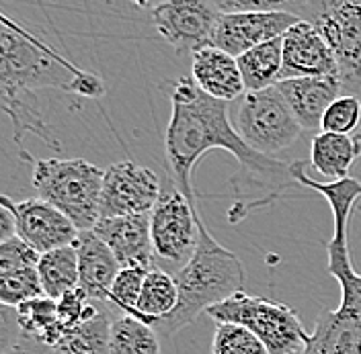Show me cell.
Segmentation results:
<instances>
[{"label":"cell","mask_w":361,"mask_h":354,"mask_svg":"<svg viewBox=\"0 0 361 354\" xmlns=\"http://www.w3.org/2000/svg\"><path fill=\"white\" fill-rule=\"evenodd\" d=\"M212 150H226L238 162L232 177V191L248 203L236 213H228L230 222H240L252 209H261L292 193L295 182L292 162L255 152L238 135L228 119V103L207 96L193 78H179L171 87V119L164 132V152L173 175V184L197 207L193 191L195 164Z\"/></svg>","instance_id":"6da1fadb"},{"label":"cell","mask_w":361,"mask_h":354,"mask_svg":"<svg viewBox=\"0 0 361 354\" xmlns=\"http://www.w3.org/2000/svg\"><path fill=\"white\" fill-rule=\"evenodd\" d=\"M0 203L13 211L17 222V236L39 254L74 246L80 236V229L62 211L39 197L13 201L8 195H2Z\"/></svg>","instance_id":"8fae6325"},{"label":"cell","mask_w":361,"mask_h":354,"mask_svg":"<svg viewBox=\"0 0 361 354\" xmlns=\"http://www.w3.org/2000/svg\"><path fill=\"white\" fill-rule=\"evenodd\" d=\"M2 336H0V354H54L49 346L29 338L21 332L15 308H4L2 305Z\"/></svg>","instance_id":"f546056e"},{"label":"cell","mask_w":361,"mask_h":354,"mask_svg":"<svg viewBox=\"0 0 361 354\" xmlns=\"http://www.w3.org/2000/svg\"><path fill=\"white\" fill-rule=\"evenodd\" d=\"M212 354H269V350L247 328L236 324H218L212 338Z\"/></svg>","instance_id":"4316f807"},{"label":"cell","mask_w":361,"mask_h":354,"mask_svg":"<svg viewBox=\"0 0 361 354\" xmlns=\"http://www.w3.org/2000/svg\"><path fill=\"white\" fill-rule=\"evenodd\" d=\"M150 270L142 266H121L113 281L111 295H109V305L113 310H119L126 315H134L140 293L144 287V279Z\"/></svg>","instance_id":"83f0119b"},{"label":"cell","mask_w":361,"mask_h":354,"mask_svg":"<svg viewBox=\"0 0 361 354\" xmlns=\"http://www.w3.org/2000/svg\"><path fill=\"white\" fill-rule=\"evenodd\" d=\"M300 21L290 11H257V13H232L222 15L214 31L212 45L240 58L259 45L279 39L286 31Z\"/></svg>","instance_id":"7c38bea8"},{"label":"cell","mask_w":361,"mask_h":354,"mask_svg":"<svg viewBox=\"0 0 361 354\" xmlns=\"http://www.w3.org/2000/svg\"><path fill=\"white\" fill-rule=\"evenodd\" d=\"M17 238V222H15V215L11 209L2 207L0 211V244L8 242Z\"/></svg>","instance_id":"1f68e13d"},{"label":"cell","mask_w":361,"mask_h":354,"mask_svg":"<svg viewBox=\"0 0 361 354\" xmlns=\"http://www.w3.org/2000/svg\"><path fill=\"white\" fill-rule=\"evenodd\" d=\"M361 156V141L355 135L316 133L310 144V162L318 175L329 182L345 180L351 175V166Z\"/></svg>","instance_id":"d6986e66"},{"label":"cell","mask_w":361,"mask_h":354,"mask_svg":"<svg viewBox=\"0 0 361 354\" xmlns=\"http://www.w3.org/2000/svg\"><path fill=\"white\" fill-rule=\"evenodd\" d=\"M175 281L179 287V305L154 326L160 338H173L202 313L240 293L247 283V272L240 258L218 242L202 223L197 250L187 266L175 274Z\"/></svg>","instance_id":"3957f363"},{"label":"cell","mask_w":361,"mask_h":354,"mask_svg":"<svg viewBox=\"0 0 361 354\" xmlns=\"http://www.w3.org/2000/svg\"><path fill=\"white\" fill-rule=\"evenodd\" d=\"M74 248L78 252L80 289L92 301L109 303L113 281L121 270L111 248L99 240L92 232H80Z\"/></svg>","instance_id":"e0dca14e"},{"label":"cell","mask_w":361,"mask_h":354,"mask_svg":"<svg viewBox=\"0 0 361 354\" xmlns=\"http://www.w3.org/2000/svg\"><path fill=\"white\" fill-rule=\"evenodd\" d=\"M236 60H238V68H240L247 92L273 89L281 80V70H283L281 37L259 45Z\"/></svg>","instance_id":"7402d4cb"},{"label":"cell","mask_w":361,"mask_h":354,"mask_svg":"<svg viewBox=\"0 0 361 354\" xmlns=\"http://www.w3.org/2000/svg\"><path fill=\"white\" fill-rule=\"evenodd\" d=\"M44 295V285L37 268H21L0 274V301L4 308H19Z\"/></svg>","instance_id":"484cf974"},{"label":"cell","mask_w":361,"mask_h":354,"mask_svg":"<svg viewBox=\"0 0 361 354\" xmlns=\"http://www.w3.org/2000/svg\"><path fill=\"white\" fill-rule=\"evenodd\" d=\"M207 315L216 324L247 328L267 346L269 354H304L312 338L292 308L245 291L214 305Z\"/></svg>","instance_id":"5b68a950"},{"label":"cell","mask_w":361,"mask_h":354,"mask_svg":"<svg viewBox=\"0 0 361 354\" xmlns=\"http://www.w3.org/2000/svg\"><path fill=\"white\" fill-rule=\"evenodd\" d=\"M37 272L44 285L45 297L58 301L66 293L80 287V270H78V252L74 246L58 248L47 254H42Z\"/></svg>","instance_id":"603a6c76"},{"label":"cell","mask_w":361,"mask_h":354,"mask_svg":"<svg viewBox=\"0 0 361 354\" xmlns=\"http://www.w3.org/2000/svg\"><path fill=\"white\" fill-rule=\"evenodd\" d=\"M286 11L310 21L333 49L347 94L361 92V0L286 2Z\"/></svg>","instance_id":"8992f818"},{"label":"cell","mask_w":361,"mask_h":354,"mask_svg":"<svg viewBox=\"0 0 361 354\" xmlns=\"http://www.w3.org/2000/svg\"><path fill=\"white\" fill-rule=\"evenodd\" d=\"M234 127L255 152L269 158L290 150L304 132L277 87L247 92Z\"/></svg>","instance_id":"ba28073f"},{"label":"cell","mask_w":361,"mask_h":354,"mask_svg":"<svg viewBox=\"0 0 361 354\" xmlns=\"http://www.w3.org/2000/svg\"><path fill=\"white\" fill-rule=\"evenodd\" d=\"M113 320L115 315L111 305L101 303L90 320L68 330L51 350L54 354H111Z\"/></svg>","instance_id":"ffe728a7"},{"label":"cell","mask_w":361,"mask_h":354,"mask_svg":"<svg viewBox=\"0 0 361 354\" xmlns=\"http://www.w3.org/2000/svg\"><path fill=\"white\" fill-rule=\"evenodd\" d=\"M42 254L35 252L21 238H13L8 242L0 244V274L21 270V268H37Z\"/></svg>","instance_id":"4dcf8cb0"},{"label":"cell","mask_w":361,"mask_h":354,"mask_svg":"<svg viewBox=\"0 0 361 354\" xmlns=\"http://www.w3.org/2000/svg\"><path fill=\"white\" fill-rule=\"evenodd\" d=\"M157 33L177 53H195L212 45L222 11L216 2L166 0L150 6Z\"/></svg>","instance_id":"9c48e42d"},{"label":"cell","mask_w":361,"mask_h":354,"mask_svg":"<svg viewBox=\"0 0 361 354\" xmlns=\"http://www.w3.org/2000/svg\"><path fill=\"white\" fill-rule=\"evenodd\" d=\"M0 103H2L4 113L13 121V132H15L17 144H23L25 135H35L49 148L60 150V139L56 137L54 129L45 123L44 111H42L35 90L0 87Z\"/></svg>","instance_id":"ac0fdd59"},{"label":"cell","mask_w":361,"mask_h":354,"mask_svg":"<svg viewBox=\"0 0 361 354\" xmlns=\"http://www.w3.org/2000/svg\"><path fill=\"white\" fill-rule=\"evenodd\" d=\"M160 336L134 315H117L111 324V354H160Z\"/></svg>","instance_id":"d4e9b609"},{"label":"cell","mask_w":361,"mask_h":354,"mask_svg":"<svg viewBox=\"0 0 361 354\" xmlns=\"http://www.w3.org/2000/svg\"><path fill=\"white\" fill-rule=\"evenodd\" d=\"M281 44H283L281 80L338 76V64L333 49L310 21L300 19L286 31Z\"/></svg>","instance_id":"4fadbf2b"},{"label":"cell","mask_w":361,"mask_h":354,"mask_svg":"<svg viewBox=\"0 0 361 354\" xmlns=\"http://www.w3.org/2000/svg\"><path fill=\"white\" fill-rule=\"evenodd\" d=\"M361 125V99L353 94H343L326 109L322 117L320 132L355 135Z\"/></svg>","instance_id":"f1b7e54d"},{"label":"cell","mask_w":361,"mask_h":354,"mask_svg":"<svg viewBox=\"0 0 361 354\" xmlns=\"http://www.w3.org/2000/svg\"><path fill=\"white\" fill-rule=\"evenodd\" d=\"M15 317L23 334L49 348H54L66 334L58 317V301L45 295L15 308Z\"/></svg>","instance_id":"cb8c5ba5"},{"label":"cell","mask_w":361,"mask_h":354,"mask_svg":"<svg viewBox=\"0 0 361 354\" xmlns=\"http://www.w3.org/2000/svg\"><path fill=\"white\" fill-rule=\"evenodd\" d=\"M193 60V80L207 96L232 103L234 99L247 94L245 80L238 68V60L222 49L207 45L191 53Z\"/></svg>","instance_id":"2e32d148"},{"label":"cell","mask_w":361,"mask_h":354,"mask_svg":"<svg viewBox=\"0 0 361 354\" xmlns=\"http://www.w3.org/2000/svg\"><path fill=\"white\" fill-rule=\"evenodd\" d=\"M202 223L200 209L193 207L175 184L169 191H162L150 213L157 268L173 277L185 268L197 250Z\"/></svg>","instance_id":"52a82bcc"},{"label":"cell","mask_w":361,"mask_h":354,"mask_svg":"<svg viewBox=\"0 0 361 354\" xmlns=\"http://www.w3.org/2000/svg\"><path fill=\"white\" fill-rule=\"evenodd\" d=\"M177 305H179V287L175 277L160 268H152L144 279V287L135 305L134 317L154 328L160 320L169 317L177 310Z\"/></svg>","instance_id":"44dd1931"},{"label":"cell","mask_w":361,"mask_h":354,"mask_svg":"<svg viewBox=\"0 0 361 354\" xmlns=\"http://www.w3.org/2000/svg\"><path fill=\"white\" fill-rule=\"evenodd\" d=\"M355 137L361 141V125H360V129H357V133H355Z\"/></svg>","instance_id":"d6a6232c"},{"label":"cell","mask_w":361,"mask_h":354,"mask_svg":"<svg viewBox=\"0 0 361 354\" xmlns=\"http://www.w3.org/2000/svg\"><path fill=\"white\" fill-rule=\"evenodd\" d=\"M0 87L27 90L51 87L87 99L103 96L105 89L99 76L68 62L60 51L4 13H0Z\"/></svg>","instance_id":"7a4b0ae2"},{"label":"cell","mask_w":361,"mask_h":354,"mask_svg":"<svg viewBox=\"0 0 361 354\" xmlns=\"http://www.w3.org/2000/svg\"><path fill=\"white\" fill-rule=\"evenodd\" d=\"M277 90L283 94L286 103L290 105L293 117L298 119L302 129H308V132H318L326 109L338 96L347 94L343 80L338 76L281 80L277 82Z\"/></svg>","instance_id":"9a60e30c"},{"label":"cell","mask_w":361,"mask_h":354,"mask_svg":"<svg viewBox=\"0 0 361 354\" xmlns=\"http://www.w3.org/2000/svg\"><path fill=\"white\" fill-rule=\"evenodd\" d=\"M90 232L111 248L117 263L121 266H142L146 270L157 268L152 232H150V213L99 220V223Z\"/></svg>","instance_id":"5bb4252c"},{"label":"cell","mask_w":361,"mask_h":354,"mask_svg":"<svg viewBox=\"0 0 361 354\" xmlns=\"http://www.w3.org/2000/svg\"><path fill=\"white\" fill-rule=\"evenodd\" d=\"M21 158L31 164V184L39 199L62 211L80 232L99 223L105 170L82 158H33L25 150Z\"/></svg>","instance_id":"277c9868"},{"label":"cell","mask_w":361,"mask_h":354,"mask_svg":"<svg viewBox=\"0 0 361 354\" xmlns=\"http://www.w3.org/2000/svg\"><path fill=\"white\" fill-rule=\"evenodd\" d=\"M162 195L160 178L154 170L132 162H115L103 178L101 220L152 213Z\"/></svg>","instance_id":"30bf717a"}]
</instances>
